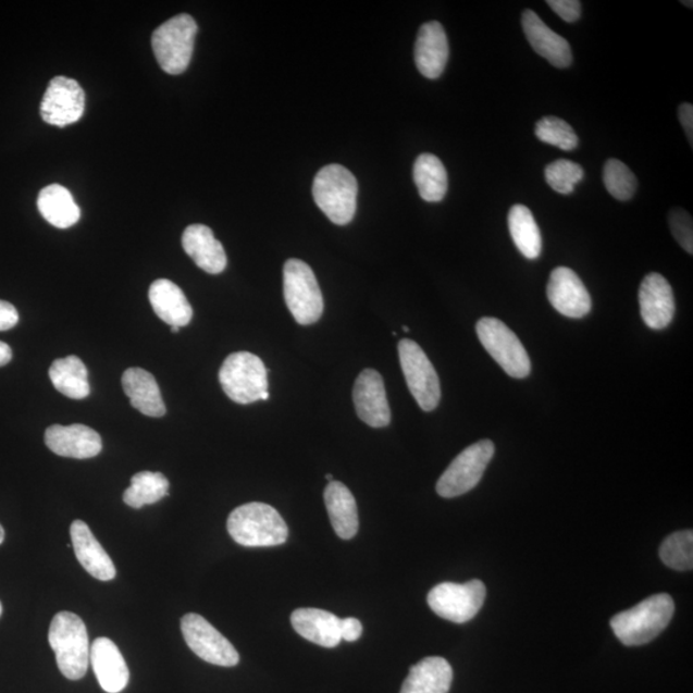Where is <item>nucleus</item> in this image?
Returning <instances> with one entry per match:
<instances>
[{
  "instance_id": "37",
  "label": "nucleus",
  "mask_w": 693,
  "mask_h": 693,
  "mask_svg": "<svg viewBox=\"0 0 693 693\" xmlns=\"http://www.w3.org/2000/svg\"><path fill=\"white\" fill-rule=\"evenodd\" d=\"M671 234L685 252L693 253V223L691 214L683 209H675L669 213Z\"/></svg>"
},
{
  "instance_id": "29",
  "label": "nucleus",
  "mask_w": 693,
  "mask_h": 693,
  "mask_svg": "<svg viewBox=\"0 0 693 693\" xmlns=\"http://www.w3.org/2000/svg\"><path fill=\"white\" fill-rule=\"evenodd\" d=\"M49 378L63 396L84 399L90 395L88 369L77 356L55 360L49 369Z\"/></svg>"
},
{
  "instance_id": "41",
  "label": "nucleus",
  "mask_w": 693,
  "mask_h": 693,
  "mask_svg": "<svg viewBox=\"0 0 693 693\" xmlns=\"http://www.w3.org/2000/svg\"><path fill=\"white\" fill-rule=\"evenodd\" d=\"M678 116H680L681 124L684 128L685 135H688L690 145H693V106L690 103H683L678 110Z\"/></svg>"
},
{
  "instance_id": "32",
  "label": "nucleus",
  "mask_w": 693,
  "mask_h": 693,
  "mask_svg": "<svg viewBox=\"0 0 693 693\" xmlns=\"http://www.w3.org/2000/svg\"><path fill=\"white\" fill-rule=\"evenodd\" d=\"M170 483L162 473L140 471L132 478V485L124 493V503L133 509L153 505L169 495Z\"/></svg>"
},
{
  "instance_id": "23",
  "label": "nucleus",
  "mask_w": 693,
  "mask_h": 693,
  "mask_svg": "<svg viewBox=\"0 0 693 693\" xmlns=\"http://www.w3.org/2000/svg\"><path fill=\"white\" fill-rule=\"evenodd\" d=\"M149 302L156 315L170 326H187L193 319V309L184 292L168 279L152 283L148 292Z\"/></svg>"
},
{
  "instance_id": "26",
  "label": "nucleus",
  "mask_w": 693,
  "mask_h": 693,
  "mask_svg": "<svg viewBox=\"0 0 693 693\" xmlns=\"http://www.w3.org/2000/svg\"><path fill=\"white\" fill-rule=\"evenodd\" d=\"M454 680L453 667L443 657L431 656L410 669L401 693H448Z\"/></svg>"
},
{
  "instance_id": "28",
  "label": "nucleus",
  "mask_w": 693,
  "mask_h": 693,
  "mask_svg": "<svg viewBox=\"0 0 693 693\" xmlns=\"http://www.w3.org/2000/svg\"><path fill=\"white\" fill-rule=\"evenodd\" d=\"M38 209L49 224L59 228L74 226L81 220L73 195L60 184L48 185L40 191Z\"/></svg>"
},
{
  "instance_id": "27",
  "label": "nucleus",
  "mask_w": 693,
  "mask_h": 693,
  "mask_svg": "<svg viewBox=\"0 0 693 693\" xmlns=\"http://www.w3.org/2000/svg\"><path fill=\"white\" fill-rule=\"evenodd\" d=\"M324 502L334 532L342 540L354 539L359 531V512L351 491L338 481L329 482Z\"/></svg>"
},
{
  "instance_id": "31",
  "label": "nucleus",
  "mask_w": 693,
  "mask_h": 693,
  "mask_svg": "<svg viewBox=\"0 0 693 693\" xmlns=\"http://www.w3.org/2000/svg\"><path fill=\"white\" fill-rule=\"evenodd\" d=\"M509 231L520 253L528 260L539 259L542 252V235L533 213L524 205L511 207Z\"/></svg>"
},
{
  "instance_id": "48",
  "label": "nucleus",
  "mask_w": 693,
  "mask_h": 693,
  "mask_svg": "<svg viewBox=\"0 0 693 693\" xmlns=\"http://www.w3.org/2000/svg\"><path fill=\"white\" fill-rule=\"evenodd\" d=\"M403 329H404V332H406V333H407V332H410V329H409V327H407V326H404Z\"/></svg>"
},
{
  "instance_id": "20",
  "label": "nucleus",
  "mask_w": 693,
  "mask_h": 693,
  "mask_svg": "<svg viewBox=\"0 0 693 693\" xmlns=\"http://www.w3.org/2000/svg\"><path fill=\"white\" fill-rule=\"evenodd\" d=\"M70 533L76 559L83 568L99 581H112L116 577V568L101 543L91 533L88 524L82 520H75L71 524Z\"/></svg>"
},
{
  "instance_id": "35",
  "label": "nucleus",
  "mask_w": 693,
  "mask_h": 693,
  "mask_svg": "<svg viewBox=\"0 0 693 693\" xmlns=\"http://www.w3.org/2000/svg\"><path fill=\"white\" fill-rule=\"evenodd\" d=\"M535 135L546 145L560 148L561 151H573L578 147L574 128L559 117H543L535 125Z\"/></svg>"
},
{
  "instance_id": "3",
  "label": "nucleus",
  "mask_w": 693,
  "mask_h": 693,
  "mask_svg": "<svg viewBox=\"0 0 693 693\" xmlns=\"http://www.w3.org/2000/svg\"><path fill=\"white\" fill-rule=\"evenodd\" d=\"M48 640L61 673L71 681L82 680L90 663L88 631L83 619L70 611L57 614Z\"/></svg>"
},
{
  "instance_id": "15",
  "label": "nucleus",
  "mask_w": 693,
  "mask_h": 693,
  "mask_svg": "<svg viewBox=\"0 0 693 693\" xmlns=\"http://www.w3.org/2000/svg\"><path fill=\"white\" fill-rule=\"evenodd\" d=\"M354 404L357 416L371 428L391 424V409L384 381L374 369H366L357 376L354 387Z\"/></svg>"
},
{
  "instance_id": "13",
  "label": "nucleus",
  "mask_w": 693,
  "mask_h": 693,
  "mask_svg": "<svg viewBox=\"0 0 693 693\" xmlns=\"http://www.w3.org/2000/svg\"><path fill=\"white\" fill-rule=\"evenodd\" d=\"M85 111V92L73 78L55 76L49 83L40 104L47 124L64 127L77 123Z\"/></svg>"
},
{
  "instance_id": "24",
  "label": "nucleus",
  "mask_w": 693,
  "mask_h": 693,
  "mask_svg": "<svg viewBox=\"0 0 693 693\" xmlns=\"http://www.w3.org/2000/svg\"><path fill=\"white\" fill-rule=\"evenodd\" d=\"M123 388L134 409L149 418H161L166 413L156 378L140 368L127 369L123 375Z\"/></svg>"
},
{
  "instance_id": "1",
  "label": "nucleus",
  "mask_w": 693,
  "mask_h": 693,
  "mask_svg": "<svg viewBox=\"0 0 693 693\" xmlns=\"http://www.w3.org/2000/svg\"><path fill=\"white\" fill-rule=\"evenodd\" d=\"M675 602L667 593H659L630 610L617 614L610 621L614 633L626 646H642L659 635L675 616Z\"/></svg>"
},
{
  "instance_id": "18",
  "label": "nucleus",
  "mask_w": 693,
  "mask_h": 693,
  "mask_svg": "<svg viewBox=\"0 0 693 693\" xmlns=\"http://www.w3.org/2000/svg\"><path fill=\"white\" fill-rule=\"evenodd\" d=\"M521 25L528 41L543 59H546L555 67H569L573 61L570 45L566 38L552 30L539 14L527 10L521 17Z\"/></svg>"
},
{
  "instance_id": "8",
  "label": "nucleus",
  "mask_w": 693,
  "mask_h": 693,
  "mask_svg": "<svg viewBox=\"0 0 693 693\" xmlns=\"http://www.w3.org/2000/svg\"><path fill=\"white\" fill-rule=\"evenodd\" d=\"M477 334L485 351L507 375L523 379L531 374L532 363L523 343L502 320L481 319L477 323Z\"/></svg>"
},
{
  "instance_id": "33",
  "label": "nucleus",
  "mask_w": 693,
  "mask_h": 693,
  "mask_svg": "<svg viewBox=\"0 0 693 693\" xmlns=\"http://www.w3.org/2000/svg\"><path fill=\"white\" fill-rule=\"evenodd\" d=\"M660 559L671 569L691 570L693 568L692 531H682L669 535L660 547Z\"/></svg>"
},
{
  "instance_id": "38",
  "label": "nucleus",
  "mask_w": 693,
  "mask_h": 693,
  "mask_svg": "<svg viewBox=\"0 0 693 693\" xmlns=\"http://www.w3.org/2000/svg\"><path fill=\"white\" fill-rule=\"evenodd\" d=\"M547 5L567 23H576L581 18L582 3L580 0H548Z\"/></svg>"
},
{
  "instance_id": "46",
  "label": "nucleus",
  "mask_w": 693,
  "mask_h": 693,
  "mask_svg": "<svg viewBox=\"0 0 693 693\" xmlns=\"http://www.w3.org/2000/svg\"><path fill=\"white\" fill-rule=\"evenodd\" d=\"M683 4H688V7H690V9H692V2H682Z\"/></svg>"
},
{
  "instance_id": "5",
  "label": "nucleus",
  "mask_w": 693,
  "mask_h": 693,
  "mask_svg": "<svg viewBox=\"0 0 693 693\" xmlns=\"http://www.w3.org/2000/svg\"><path fill=\"white\" fill-rule=\"evenodd\" d=\"M268 373L259 356L235 352L226 357L220 369L219 381L232 401L249 405L270 398Z\"/></svg>"
},
{
  "instance_id": "36",
  "label": "nucleus",
  "mask_w": 693,
  "mask_h": 693,
  "mask_svg": "<svg viewBox=\"0 0 693 693\" xmlns=\"http://www.w3.org/2000/svg\"><path fill=\"white\" fill-rule=\"evenodd\" d=\"M545 177L549 187L567 196L571 195L576 185L583 181L584 170L581 164L561 159L548 164Z\"/></svg>"
},
{
  "instance_id": "47",
  "label": "nucleus",
  "mask_w": 693,
  "mask_h": 693,
  "mask_svg": "<svg viewBox=\"0 0 693 693\" xmlns=\"http://www.w3.org/2000/svg\"><path fill=\"white\" fill-rule=\"evenodd\" d=\"M2 611H3V606H2V603H0V616H2Z\"/></svg>"
},
{
  "instance_id": "30",
  "label": "nucleus",
  "mask_w": 693,
  "mask_h": 693,
  "mask_svg": "<svg viewBox=\"0 0 693 693\" xmlns=\"http://www.w3.org/2000/svg\"><path fill=\"white\" fill-rule=\"evenodd\" d=\"M413 182L419 195L426 202H441L448 189V175L445 164L437 156L420 154L413 163Z\"/></svg>"
},
{
  "instance_id": "42",
  "label": "nucleus",
  "mask_w": 693,
  "mask_h": 693,
  "mask_svg": "<svg viewBox=\"0 0 693 693\" xmlns=\"http://www.w3.org/2000/svg\"><path fill=\"white\" fill-rule=\"evenodd\" d=\"M12 360V349L7 343L0 341V368L5 367Z\"/></svg>"
},
{
  "instance_id": "44",
  "label": "nucleus",
  "mask_w": 693,
  "mask_h": 693,
  "mask_svg": "<svg viewBox=\"0 0 693 693\" xmlns=\"http://www.w3.org/2000/svg\"><path fill=\"white\" fill-rule=\"evenodd\" d=\"M178 331H181V327H177V326H171V332H173V333H177Z\"/></svg>"
},
{
  "instance_id": "25",
  "label": "nucleus",
  "mask_w": 693,
  "mask_h": 693,
  "mask_svg": "<svg viewBox=\"0 0 693 693\" xmlns=\"http://www.w3.org/2000/svg\"><path fill=\"white\" fill-rule=\"evenodd\" d=\"M295 631L319 646L333 648L342 641L341 619L320 609H298L290 617Z\"/></svg>"
},
{
  "instance_id": "40",
  "label": "nucleus",
  "mask_w": 693,
  "mask_h": 693,
  "mask_svg": "<svg viewBox=\"0 0 693 693\" xmlns=\"http://www.w3.org/2000/svg\"><path fill=\"white\" fill-rule=\"evenodd\" d=\"M362 624L359 619H341V638L347 642H355L361 638Z\"/></svg>"
},
{
  "instance_id": "10",
  "label": "nucleus",
  "mask_w": 693,
  "mask_h": 693,
  "mask_svg": "<svg viewBox=\"0 0 693 693\" xmlns=\"http://www.w3.org/2000/svg\"><path fill=\"white\" fill-rule=\"evenodd\" d=\"M495 455V445L490 440L474 443L456 457L437 483L441 497L454 498L466 495L481 482L485 469Z\"/></svg>"
},
{
  "instance_id": "9",
  "label": "nucleus",
  "mask_w": 693,
  "mask_h": 693,
  "mask_svg": "<svg viewBox=\"0 0 693 693\" xmlns=\"http://www.w3.org/2000/svg\"><path fill=\"white\" fill-rule=\"evenodd\" d=\"M399 362L407 387L417 399L421 410L431 412L441 401V382L437 371L417 342L403 339L398 343Z\"/></svg>"
},
{
  "instance_id": "21",
  "label": "nucleus",
  "mask_w": 693,
  "mask_h": 693,
  "mask_svg": "<svg viewBox=\"0 0 693 693\" xmlns=\"http://www.w3.org/2000/svg\"><path fill=\"white\" fill-rule=\"evenodd\" d=\"M182 245L185 253L206 273L218 275L226 269L225 249L209 226L195 224L185 228Z\"/></svg>"
},
{
  "instance_id": "39",
  "label": "nucleus",
  "mask_w": 693,
  "mask_h": 693,
  "mask_svg": "<svg viewBox=\"0 0 693 693\" xmlns=\"http://www.w3.org/2000/svg\"><path fill=\"white\" fill-rule=\"evenodd\" d=\"M18 323L16 307L10 302L0 301V332L10 331Z\"/></svg>"
},
{
  "instance_id": "16",
  "label": "nucleus",
  "mask_w": 693,
  "mask_h": 693,
  "mask_svg": "<svg viewBox=\"0 0 693 693\" xmlns=\"http://www.w3.org/2000/svg\"><path fill=\"white\" fill-rule=\"evenodd\" d=\"M639 299L641 317L648 327L661 331L669 326L675 318L676 301L666 277L657 273L646 275L641 283Z\"/></svg>"
},
{
  "instance_id": "22",
  "label": "nucleus",
  "mask_w": 693,
  "mask_h": 693,
  "mask_svg": "<svg viewBox=\"0 0 693 693\" xmlns=\"http://www.w3.org/2000/svg\"><path fill=\"white\" fill-rule=\"evenodd\" d=\"M449 46L445 28L437 23L420 27L416 42V63L419 73L428 78H438L446 69Z\"/></svg>"
},
{
  "instance_id": "17",
  "label": "nucleus",
  "mask_w": 693,
  "mask_h": 693,
  "mask_svg": "<svg viewBox=\"0 0 693 693\" xmlns=\"http://www.w3.org/2000/svg\"><path fill=\"white\" fill-rule=\"evenodd\" d=\"M45 437L52 453L71 459H91L101 454L103 447L101 435L83 424L49 426Z\"/></svg>"
},
{
  "instance_id": "43",
  "label": "nucleus",
  "mask_w": 693,
  "mask_h": 693,
  "mask_svg": "<svg viewBox=\"0 0 693 693\" xmlns=\"http://www.w3.org/2000/svg\"><path fill=\"white\" fill-rule=\"evenodd\" d=\"M4 537H5V534H4L3 527L0 525V545H2Z\"/></svg>"
},
{
  "instance_id": "19",
  "label": "nucleus",
  "mask_w": 693,
  "mask_h": 693,
  "mask_svg": "<svg viewBox=\"0 0 693 693\" xmlns=\"http://www.w3.org/2000/svg\"><path fill=\"white\" fill-rule=\"evenodd\" d=\"M90 663L101 688L120 693L131 680V671L119 647L110 639L99 638L90 647Z\"/></svg>"
},
{
  "instance_id": "6",
  "label": "nucleus",
  "mask_w": 693,
  "mask_h": 693,
  "mask_svg": "<svg viewBox=\"0 0 693 693\" xmlns=\"http://www.w3.org/2000/svg\"><path fill=\"white\" fill-rule=\"evenodd\" d=\"M284 299L299 325L318 323L324 312L323 293L318 279L306 262L290 259L283 270Z\"/></svg>"
},
{
  "instance_id": "2",
  "label": "nucleus",
  "mask_w": 693,
  "mask_h": 693,
  "mask_svg": "<svg viewBox=\"0 0 693 693\" xmlns=\"http://www.w3.org/2000/svg\"><path fill=\"white\" fill-rule=\"evenodd\" d=\"M227 532L246 547L281 546L288 540V527L273 506L249 503L235 509L227 519Z\"/></svg>"
},
{
  "instance_id": "14",
  "label": "nucleus",
  "mask_w": 693,
  "mask_h": 693,
  "mask_svg": "<svg viewBox=\"0 0 693 693\" xmlns=\"http://www.w3.org/2000/svg\"><path fill=\"white\" fill-rule=\"evenodd\" d=\"M547 298L557 312L571 319H582L592 309L587 288L569 268L561 267L553 271L547 284Z\"/></svg>"
},
{
  "instance_id": "4",
  "label": "nucleus",
  "mask_w": 693,
  "mask_h": 693,
  "mask_svg": "<svg viewBox=\"0 0 693 693\" xmlns=\"http://www.w3.org/2000/svg\"><path fill=\"white\" fill-rule=\"evenodd\" d=\"M313 199L335 225H347L355 218L359 185L351 171L341 164L321 169L313 181Z\"/></svg>"
},
{
  "instance_id": "12",
  "label": "nucleus",
  "mask_w": 693,
  "mask_h": 693,
  "mask_svg": "<svg viewBox=\"0 0 693 693\" xmlns=\"http://www.w3.org/2000/svg\"><path fill=\"white\" fill-rule=\"evenodd\" d=\"M182 632L191 652L202 660L225 668L239 663V654L231 641L198 614L190 612L183 617Z\"/></svg>"
},
{
  "instance_id": "7",
  "label": "nucleus",
  "mask_w": 693,
  "mask_h": 693,
  "mask_svg": "<svg viewBox=\"0 0 693 693\" xmlns=\"http://www.w3.org/2000/svg\"><path fill=\"white\" fill-rule=\"evenodd\" d=\"M197 33L195 18L185 13L177 14L156 28L152 47L164 73L181 75L188 69Z\"/></svg>"
},
{
  "instance_id": "45",
  "label": "nucleus",
  "mask_w": 693,
  "mask_h": 693,
  "mask_svg": "<svg viewBox=\"0 0 693 693\" xmlns=\"http://www.w3.org/2000/svg\"><path fill=\"white\" fill-rule=\"evenodd\" d=\"M325 478H326V480L329 482H333V475L332 474H327Z\"/></svg>"
},
{
  "instance_id": "11",
  "label": "nucleus",
  "mask_w": 693,
  "mask_h": 693,
  "mask_svg": "<svg viewBox=\"0 0 693 693\" xmlns=\"http://www.w3.org/2000/svg\"><path fill=\"white\" fill-rule=\"evenodd\" d=\"M485 593V585L478 580L462 584L445 582L429 592L428 604L438 617L463 624L480 612Z\"/></svg>"
},
{
  "instance_id": "34",
  "label": "nucleus",
  "mask_w": 693,
  "mask_h": 693,
  "mask_svg": "<svg viewBox=\"0 0 693 693\" xmlns=\"http://www.w3.org/2000/svg\"><path fill=\"white\" fill-rule=\"evenodd\" d=\"M604 184L607 191L619 201H628L638 190V178L623 162L611 159L604 166Z\"/></svg>"
}]
</instances>
